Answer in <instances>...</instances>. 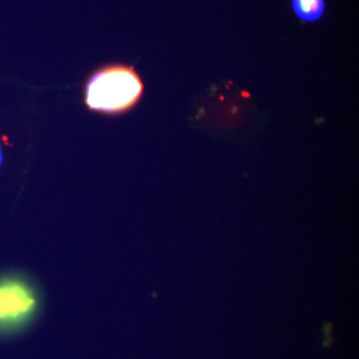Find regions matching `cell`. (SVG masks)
Instances as JSON below:
<instances>
[{
    "instance_id": "obj_1",
    "label": "cell",
    "mask_w": 359,
    "mask_h": 359,
    "mask_svg": "<svg viewBox=\"0 0 359 359\" xmlns=\"http://www.w3.org/2000/svg\"><path fill=\"white\" fill-rule=\"evenodd\" d=\"M143 91V82L132 66H104L87 81L85 104L95 112L120 114L133 108Z\"/></svg>"
},
{
    "instance_id": "obj_2",
    "label": "cell",
    "mask_w": 359,
    "mask_h": 359,
    "mask_svg": "<svg viewBox=\"0 0 359 359\" xmlns=\"http://www.w3.org/2000/svg\"><path fill=\"white\" fill-rule=\"evenodd\" d=\"M39 294L29 280L18 276L0 278V337L20 332L39 313Z\"/></svg>"
},
{
    "instance_id": "obj_3",
    "label": "cell",
    "mask_w": 359,
    "mask_h": 359,
    "mask_svg": "<svg viewBox=\"0 0 359 359\" xmlns=\"http://www.w3.org/2000/svg\"><path fill=\"white\" fill-rule=\"evenodd\" d=\"M292 8L297 18L313 22L320 20L325 11V0H292Z\"/></svg>"
},
{
    "instance_id": "obj_4",
    "label": "cell",
    "mask_w": 359,
    "mask_h": 359,
    "mask_svg": "<svg viewBox=\"0 0 359 359\" xmlns=\"http://www.w3.org/2000/svg\"><path fill=\"white\" fill-rule=\"evenodd\" d=\"M2 164V153L1 150H0V166H1Z\"/></svg>"
}]
</instances>
